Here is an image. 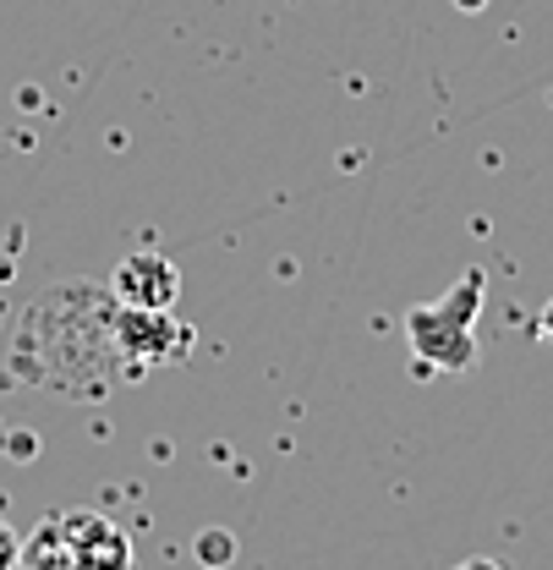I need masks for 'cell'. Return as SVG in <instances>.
Segmentation results:
<instances>
[{"instance_id": "cell-5", "label": "cell", "mask_w": 553, "mask_h": 570, "mask_svg": "<svg viewBox=\"0 0 553 570\" xmlns=\"http://www.w3.org/2000/svg\"><path fill=\"white\" fill-rule=\"evenodd\" d=\"M17 570H77V554H71L61 515H45V521L33 527V538H28L22 554H17Z\"/></svg>"}, {"instance_id": "cell-8", "label": "cell", "mask_w": 553, "mask_h": 570, "mask_svg": "<svg viewBox=\"0 0 553 570\" xmlns=\"http://www.w3.org/2000/svg\"><path fill=\"white\" fill-rule=\"evenodd\" d=\"M537 335H543V341H549V346H553V296H549V307L537 313Z\"/></svg>"}, {"instance_id": "cell-1", "label": "cell", "mask_w": 553, "mask_h": 570, "mask_svg": "<svg viewBox=\"0 0 553 570\" xmlns=\"http://www.w3.org/2000/svg\"><path fill=\"white\" fill-rule=\"evenodd\" d=\"M483 285L487 275L472 269L461 275V285L444 296V302H422L406 313V335H412V352L427 367H444V373H461L477 362V307H483Z\"/></svg>"}, {"instance_id": "cell-3", "label": "cell", "mask_w": 553, "mask_h": 570, "mask_svg": "<svg viewBox=\"0 0 553 570\" xmlns=\"http://www.w3.org/2000/svg\"><path fill=\"white\" fill-rule=\"evenodd\" d=\"M110 302L116 307H148V313H170L181 302V269L165 253H127L110 275Z\"/></svg>"}, {"instance_id": "cell-10", "label": "cell", "mask_w": 553, "mask_h": 570, "mask_svg": "<svg viewBox=\"0 0 553 570\" xmlns=\"http://www.w3.org/2000/svg\"><path fill=\"white\" fill-rule=\"evenodd\" d=\"M461 6H483V0H461Z\"/></svg>"}, {"instance_id": "cell-2", "label": "cell", "mask_w": 553, "mask_h": 570, "mask_svg": "<svg viewBox=\"0 0 553 570\" xmlns=\"http://www.w3.org/2000/svg\"><path fill=\"white\" fill-rule=\"evenodd\" d=\"M110 341L116 352L148 362H181L192 346V330L176 318V313H148V307H116L110 313Z\"/></svg>"}, {"instance_id": "cell-4", "label": "cell", "mask_w": 553, "mask_h": 570, "mask_svg": "<svg viewBox=\"0 0 553 570\" xmlns=\"http://www.w3.org/2000/svg\"><path fill=\"white\" fill-rule=\"evenodd\" d=\"M67 527V543L77 554V570H132V538L99 515V510H67L61 515Z\"/></svg>"}, {"instance_id": "cell-6", "label": "cell", "mask_w": 553, "mask_h": 570, "mask_svg": "<svg viewBox=\"0 0 553 570\" xmlns=\"http://www.w3.org/2000/svg\"><path fill=\"white\" fill-rule=\"evenodd\" d=\"M198 554H204L208 566H219V560H230V554H236V543H230V538H219V532H208L204 543H198Z\"/></svg>"}, {"instance_id": "cell-7", "label": "cell", "mask_w": 553, "mask_h": 570, "mask_svg": "<svg viewBox=\"0 0 553 570\" xmlns=\"http://www.w3.org/2000/svg\"><path fill=\"white\" fill-rule=\"evenodd\" d=\"M17 554H22V543H17V532L0 521V570H17Z\"/></svg>"}, {"instance_id": "cell-9", "label": "cell", "mask_w": 553, "mask_h": 570, "mask_svg": "<svg viewBox=\"0 0 553 570\" xmlns=\"http://www.w3.org/2000/svg\"><path fill=\"white\" fill-rule=\"evenodd\" d=\"M455 570H504V566H498V560H461Z\"/></svg>"}]
</instances>
